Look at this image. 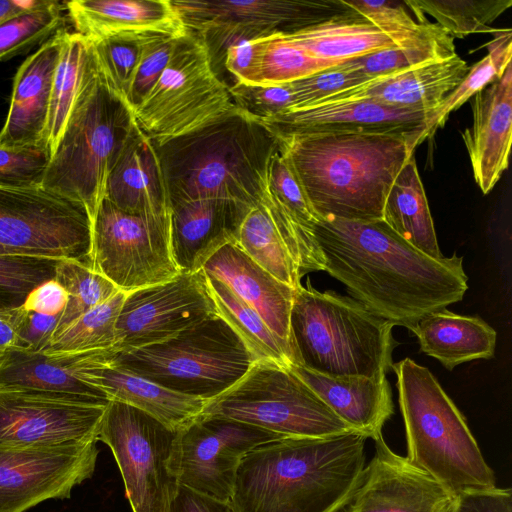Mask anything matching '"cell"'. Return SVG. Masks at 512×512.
I'll return each instance as SVG.
<instances>
[{"instance_id": "cell-1", "label": "cell", "mask_w": 512, "mask_h": 512, "mask_svg": "<svg viewBox=\"0 0 512 512\" xmlns=\"http://www.w3.org/2000/svg\"><path fill=\"white\" fill-rule=\"evenodd\" d=\"M313 233L325 269L350 297L394 326L411 329L426 315L463 299V257L431 258L383 220H321Z\"/></svg>"}, {"instance_id": "cell-2", "label": "cell", "mask_w": 512, "mask_h": 512, "mask_svg": "<svg viewBox=\"0 0 512 512\" xmlns=\"http://www.w3.org/2000/svg\"><path fill=\"white\" fill-rule=\"evenodd\" d=\"M321 220H382L390 188L426 139L412 131L328 132L278 138Z\"/></svg>"}, {"instance_id": "cell-3", "label": "cell", "mask_w": 512, "mask_h": 512, "mask_svg": "<svg viewBox=\"0 0 512 512\" xmlns=\"http://www.w3.org/2000/svg\"><path fill=\"white\" fill-rule=\"evenodd\" d=\"M367 437H285L240 460L231 503L236 512H338L365 466Z\"/></svg>"}, {"instance_id": "cell-4", "label": "cell", "mask_w": 512, "mask_h": 512, "mask_svg": "<svg viewBox=\"0 0 512 512\" xmlns=\"http://www.w3.org/2000/svg\"><path fill=\"white\" fill-rule=\"evenodd\" d=\"M171 206L198 199L257 205L279 139L260 119L236 107L183 135L154 143Z\"/></svg>"}, {"instance_id": "cell-5", "label": "cell", "mask_w": 512, "mask_h": 512, "mask_svg": "<svg viewBox=\"0 0 512 512\" xmlns=\"http://www.w3.org/2000/svg\"><path fill=\"white\" fill-rule=\"evenodd\" d=\"M393 327L352 297L308 281L296 289L290 314L293 364L328 376L387 375L399 345Z\"/></svg>"}, {"instance_id": "cell-6", "label": "cell", "mask_w": 512, "mask_h": 512, "mask_svg": "<svg viewBox=\"0 0 512 512\" xmlns=\"http://www.w3.org/2000/svg\"><path fill=\"white\" fill-rule=\"evenodd\" d=\"M398 402L403 417L407 456L454 497L496 487L465 417L428 368L410 358L395 362Z\"/></svg>"}, {"instance_id": "cell-7", "label": "cell", "mask_w": 512, "mask_h": 512, "mask_svg": "<svg viewBox=\"0 0 512 512\" xmlns=\"http://www.w3.org/2000/svg\"><path fill=\"white\" fill-rule=\"evenodd\" d=\"M136 125L134 111L107 84L93 53L41 186L81 203L93 222L108 176Z\"/></svg>"}, {"instance_id": "cell-8", "label": "cell", "mask_w": 512, "mask_h": 512, "mask_svg": "<svg viewBox=\"0 0 512 512\" xmlns=\"http://www.w3.org/2000/svg\"><path fill=\"white\" fill-rule=\"evenodd\" d=\"M254 362L240 337L215 315L163 342L116 352L110 363L172 391L210 400Z\"/></svg>"}, {"instance_id": "cell-9", "label": "cell", "mask_w": 512, "mask_h": 512, "mask_svg": "<svg viewBox=\"0 0 512 512\" xmlns=\"http://www.w3.org/2000/svg\"><path fill=\"white\" fill-rule=\"evenodd\" d=\"M200 415L237 420L283 437L325 438L356 432L289 366L263 361L254 362L230 388L208 400Z\"/></svg>"}, {"instance_id": "cell-10", "label": "cell", "mask_w": 512, "mask_h": 512, "mask_svg": "<svg viewBox=\"0 0 512 512\" xmlns=\"http://www.w3.org/2000/svg\"><path fill=\"white\" fill-rule=\"evenodd\" d=\"M229 88L211 66L203 40L187 32L144 101L134 110L140 130L154 143L188 133L233 110Z\"/></svg>"}, {"instance_id": "cell-11", "label": "cell", "mask_w": 512, "mask_h": 512, "mask_svg": "<svg viewBox=\"0 0 512 512\" xmlns=\"http://www.w3.org/2000/svg\"><path fill=\"white\" fill-rule=\"evenodd\" d=\"M178 433L126 403L107 404L98 440L114 455L133 512H168L178 487L172 471Z\"/></svg>"}, {"instance_id": "cell-12", "label": "cell", "mask_w": 512, "mask_h": 512, "mask_svg": "<svg viewBox=\"0 0 512 512\" xmlns=\"http://www.w3.org/2000/svg\"><path fill=\"white\" fill-rule=\"evenodd\" d=\"M91 268L126 293L179 275L170 213L132 214L104 198L92 222Z\"/></svg>"}, {"instance_id": "cell-13", "label": "cell", "mask_w": 512, "mask_h": 512, "mask_svg": "<svg viewBox=\"0 0 512 512\" xmlns=\"http://www.w3.org/2000/svg\"><path fill=\"white\" fill-rule=\"evenodd\" d=\"M0 245L91 267L92 222L81 203L42 186L0 187Z\"/></svg>"}, {"instance_id": "cell-14", "label": "cell", "mask_w": 512, "mask_h": 512, "mask_svg": "<svg viewBox=\"0 0 512 512\" xmlns=\"http://www.w3.org/2000/svg\"><path fill=\"white\" fill-rule=\"evenodd\" d=\"M106 406L80 396L0 384V446L97 442Z\"/></svg>"}, {"instance_id": "cell-15", "label": "cell", "mask_w": 512, "mask_h": 512, "mask_svg": "<svg viewBox=\"0 0 512 512\" xmlns=\"http://www.w3.org/2000/svg\"><path fill=\"white\" fill-rule=\"evenodd\" d=\"M215 315L203 270L182 271L169 281L126 293L116 323L115 350L163 342Z\"/></svg>"}, {"instance_id": "cell-16", "label": "cell", "mask_w": 512, "mask_h": 512, "mask_svg": "<svg viewBox=\"0 0 512 512\" xmlns=\"http://www.w3.org/2000/svg\"><path fill=\"white\" fill-rule=\"evenodd\" d=\"M97 442L58 447L0 446V512H25L69 498L95 470Z\"/></svg>"}, {"instance_id": "cell-17", "label": "cell", "mask_w": 512, "mask_h": 512, "mask_svg": "<svg viewBox=\"0 0 512 512\" xmlns=\"http://www.w3.org/2000/svg\"><path fill=\"white\" fill-rule=\"evenodd\" d=\"M338 512H453L455 497L434 477L395 453L383 436Z\"/></svg>"}, {"instance_id": "cell-18", "label": "cell", "mask_w": 512, "mask_h": 512, "mask_svg": "<svg viewBox=\"0 0 512 512\" xmlns=\"http://www.w3.org/2000/svg\"><path fill=\"white\" fill-rule=\"evenodd\" d=\"M247 453L233 420L199 415L179 430L172 471L178 485L230 501L239 462Z\"/></svg>"}, {"instance_id": "cell-19", "label": "cell", "mask_w": 512, "mask_h": 512, "mask_svg": "<svg viewBox=\"0 0 512 512\" xmlns=\"http://www.w3.org/2000/svg\"><path fill=\"white\" fill-rule=\"evenodd\" d=\"M187 30L236 25L267 36L304 29L349 10L343 0H171Z\"/></svg>"}, {"instance_id": "cell-20", "label": "cell", "mask_w": 512, "mask_h": 512, "mask_svg": "<svg viewBox=\"0 0 512 512\" xmlns=\"http://www.w3.org/2000/svg\"><path fill=\"white\" fill-rule=\"evenodd\" d=\"M429 115L358 99L292 109L263 122L278 138H286L328 132L412 131L425 128Z\"/></svg>"}, {"instance_id": "cell-21", "label": "cell", "mask_w": 512, "mask_h": 512, "mask_svg": "<svg viewBox=\"0 0 512 512\" xmlns=\"http://www.w3.org/2000/svg\"><path fill=\"white\" fill-rule=\"evenodd\" d=\"M473 123L462 133L474 180L483 194L509 165L512 138V63L502 76L474 96Z\"/></svg>"}, {"instance_id": "cell-22", "label": "cell", "mask_w": 512, "mask_h": 512, "mask_svg": "<svg viewBox=\"0 0 512 512\" xmlns=\"http://www.w3.org/2000/svg\"><path fill=\"white\" fill-rule=\"evenodd\" d=\"M65 29L40 45L18 68L0 130V147L45 146L53 77Z\"/></svg>"}, {"instance_id": "cell-23", "label": "cell", "mask_w": 512, "mask_h": 512, "mask_svg": "<svg viewBox=\"0 0 512 512\" xmlns=\"http://www.w3.org/2000/svg\"><path fill=\"white\" fill-rule=\"evenodd\" d=\"M252 207L227 199H198L170 208L171 247L183 272L202 270L221 247L236 242L240 225Z\"/></svg>"}, {"instance_id": "cell-24", "label": "cell", "mask_w": 512, "mask_h": 512, "mask_svg": "<svg viewBox=\"0 0 512 512\" xmlns=\"http://www.w3.org/2000/svg\"><path fill=\"white\" fill-rule=\"evenodd\" d=\"M468 70L466 61L454 54L447 59L372 78L317 104L370 99L390 107L431 114L461 83Z\"/></svg>"}, {"instance_id": "cell-25", "label": "cell", "mask_w": 512, "mask_h": 512, "mask_svg": "<svg viewBox=\"0 0 512 512\" xmlns=\"http://www.w3.org/2000/svg\"><path fill=\"white\" fill-rule=\"evenodd\" d=\"M115 349L48 354L13 348L0 354V384L84 397L107 405L108 396L88 383L85 370L109 363Z\"/></svg>"}, {"instance_id": "cell-26", "label": "cell", "mask_w": 512, "mask_h": 512, "mask_svg": "<svg viewBox=\"0 0 512 512\" xmlns=\"http://www.w3.org/2000/svg\"><path fill=\"white\" fill-rule=\"evenodd\" d=\"M202 270L255 310L291 350L290 314L296 289L272 276L234 243L217 250Z\"/></svg>"}, {"instance_id": "cell-27", "label": "cell", "mask_w": 512, "mask_h": 512, "mask_svg": "<svg viewBox=\"0 0 512 512\" xmlns=\"http://www.w3.org/2000/svg\"><path fill=\"white\" fill-rule=\"evenodd\" d=\"M289 368L341 420L367 439L381 436L384 424L394 414L386 375L328 376L299 364H290Z\"/></svg>"}, {"instance_id": "cell-28", "label": "cell", "mask_w": 512, "mask_h": 512, "mask_svg": "<svg viewBox=\"0 0 512 512\" xmlns=\"http://www.w3.org/2000/svg\"><path fill=\"white\" fill-rule=\"evenodd\" d=\"M74 32L93 43L130 32H187L171 0H71L64 2Z\"/></svg>"}, {"instance_id": "cell-29", "label": "cell", "mask_w": 512, "mask_h": 512, "mask_svg": "<svg viewBox=\"0 0 512 512\" xmlns=\"http://www.w3.org/2000/svg\"><path fill=\"white\" fill-rule=\"evenodd\" d=\"M132 214L170 213V202L154 142L136 125L112 168L105 197Z\"/></svg>"}, {"instance_id": "cell-30", "label": "cell", "mask_w": 512, "mask_h": 512, "mask_svg": "<svg viewBox=\"0 0 512 512\" xmlns=\"http://www.w3.org/2000/svg\"><path fill=\"white\" fill-rule=\"evenodd\" d=\"M110 362L85 370V380L110 400L133 406L175 430L196 420L208 401L172 391Z\"/></svg>"}, {"instance_id": "cell-31", "label": "cell", "mask_w": 512, "mask_h": 512, "mask_svg": "<svg viewBox=\"0 0 512 512\" xmlns=\"http://www.w3.org/2000/svg\"><path fill=\"white\" fill-rule=\"evenodd\" d=\"M420 351L437 359L447 370L476 359H490L496 331L483 319L442 309L420 319L411 329Z\"/></svg>"}, {"instance_id": "cell-32", "label": "cell", "mask_w": 512, "mask_h": 512, "mask_svg": "<svg viewBox=\"0 0 512 512\" xmlns=\"http://www.w3.org/2000/svg\"><path fill=\"white\" fill-rule=\"evenodd\" d=\"M288 34L310 55L332 67L407 41L386 33L351 8L326 21Z\"/></svg>"}, {"instance_id": "cell-33", "label": "cell", "mask_w": 512, "mask_h": 512, "mask_svg": "<svg viewBox=\"0 0 512 512\" xmlns=\"http://www.w3.org/2000/svg\"><path fill=\"white\" fill-rule=\"evenodd\" d=\"M382 220L425 255L440 260L432 215L414 155L403 165L386 197Z\"/></svg>"}, {"instance_id": "cell-34", "label": "cell", "mask_w": 512, "mask_h": 512, "mask_svg": "<svg viewBox=\"0 0 512 512\" xmlns=\"http://www.w3.org/2000/svg\"><path fill=\"white\" fill-rule=\"evenodd\" d=\"M92 59L91 42L65 29L53 77L44 136V144L50 157L54 154L62 136Z\"/></svg>"}, {"instance_id": "cell-35", "label": "cell", "mask_w": 512, "mask_h": 512, "mask_svg": "<svg viewBox=\"0 0 512 512\" xmlns=\"http://www.w3.org/2000/svg\"><path fill=\"white\" fill-rule=\"evenodd\" d=\"M454 54V37L427 20L422 31L406 42L338 65L371 79L447 59Z\"/></svg>"}, {"instance_id": "cell-36", "label": "cell", "mask_w": 512, "mask_h": 512, "mask_svg": "<svg viewBox=\"0 0 512 512\" xmlns=\"http://www.w3.org/2000/svg\"><path fill=\"white\" fill-rule=\"evenodd\" d=\"M205 277L218 315L240 337L255 362H272L282 366L293 364L290 348L273 333L255 310L221 281L206 273Z\"/></svg>"}, {"instance_id": "cell-37", "label": "cell", "mask_w": 512, "mask_h": 512, "mask_svg": "<svg viewBox=\"0 0 512 512\" xmlns=\"http://www.w3.org/2000/svg\"><path fill=\"white\" fill-rule=\"evenodd\" d=\"M235 244L281 282L297 289L301 277L267 208L253 206L243 219Z\"/></svg>"}, {"instance_id": "cell-38", "label": "cell", "mask_w": 512, "mask_h": 512, "mask_svg": "<svg viewBox=\"0 0 512 512\" xmlns=\"http://www.w3.org/2000/svg\"><path fill=\"white\" fill-rule=\"evenodd\" d=\"M126 292L118 291L112 297L93 307L68 326L54 334L48 354H73L93 350L115 349L116 323Z\"/></svg>"}, {"instance_id": "cell-39", "label": "cell", "mask_w": 512, "mask_h": 512, "mask_svg": "<svg viewBox=\"0 0 512 512\" xmlns=\"http://www.w3.org/2000/svg\"><path fill=\"white\" fill-rule=\"evenodd\" d=\"M512 59L511 29H500L488 44V53L469 68L461 83L433 111L426 122V139L443 127L449 115L460 108L482 88L500 78Z\"/></svg>"}, {"instance_id": "cell-40", "label": "cell", "mask_w": 512, "mask_h": 512, "mask_svg": "<svg viewBox=\"0 0 512 512\" xmlns=\"http://www.w3.org/2000/svg\"><path fill=\"white\" fill-rule=\"evenodd\" d=\"M417 15H430L452 37L495 31L490 24L512 5V0H406Z\"/></svg>"}, {"instance_id": "cell-41", "label": "cell", "mask_w": 512, "mask_h": 512, "mask_svg": "<svg viewBox=\"0 0 512 512\" xmlns=\"http://www.w3.org/2000/svg\"><path fill=\"white\" fill-rule=\"evenodd\" d=\"M64 3L42 0L25 12L0 22V62L42 45L64 28Z\"/></svg>"}, {"instance_id": "cell-42", "label": "cell", "mask_w": 512, "mask_h": 512, "mask_svg": "<svg viewBox=\"0 0 512 512\" xmlns=\"http://www.w3.org/2000/svg\"><path fill=\"white\" fill-rule=\"evenodd\" d=\"M54 279L65 288L69 296L54 334L120 291L91 267L70 259L59 261Z\"/></svg>"}, {"instance_id": "cell-43", "label": "cell", "mask_w": 512, "mask_h": 512, "mask_svg": "<svg viewBox=\"0 0 512 512\" xmlns=\"http://www.w3.org/2000/svg\"><path fill=\"white\" fill-rule=\"evenodd\" d=\"M331 67L310 55L288 33L277 32L263 38L258 85L291 83Z\"/></svg>"}, {"instance_id": "cell-44", "label": "cell", "mask_w": 512, "mask_h": 512, "mask_svg": "<svg viewBox=\"0 0 512 512\" xmlns=\"http://www.w3.org/2000/svg\"><path fill=\"white\" fill-rule=\"evenodd\" d=\"M151 33H121L91 43L100 73L110 88L125 101Z\"/></svg>"}, {"instance_id": "cell-45", "label": "cell", "mask_w": 512, "mask_h": 512, "mask_svg": "<svg viewBox=\"0 0 512 512\" xmlns=\"http://www.w3.org/2000/svg\"><path fill=\"white\" fill-rule=\"evenodd\" d=\"M60 260L34 254L0 255V309L21 306L36 286L55 277Z\"/></svg>"}, {"instance_id": "cell-46", "label": "cell", "mask_w": 512, "mask_h": 512, "mask_svg": "<svg viewBox=\"0 0 512 512\" xmlns=\"http://www.w3.org/2000/svg\"><path fill=\"white\" fill-rule=\"evenodd\" d=\"M267 180L270 192L299 222L313 228L314 224L320 221L289 159L281 150L280 143L270 160Z\"/></svg>"}, {"instance_id": "cell-47", "label": "cell", "mask_w": 512, "mask_h": 512, "mask_svg": "<svg viewBox=\"0 0 512 512\" xmlns=\"http://www.w3.org/2000/svg\"><path fill=\"white\" fill-rule=\"evenodd\" d=\"M180 36L153 32L147 39L126 98L133 111L160 79Z\"/></svg>"}, {"instance_id": "cell-48", "label": "cell", "mask_w": 512, "mask_h": 512, "mask_svg": "<svg viewBox=\"0 0 512 512\" xmlns=\"http://www.w3.org/2000/svg\"><path fill=\"white\" fill-rule=\"evenodd\" d=\"M50 159L42 145L0 147V187L41 186Z\"/></svg>"}, {"instance_id": "cell-49", "label": "cell", "mask_w": 512, "mask_h": 512, "mask_svg": "<svg viewBox=\"0 0 512 512\" xmlns=\"http://www.w3.org/2000/svg\"><path fill=\"white\" fill-rule=\"evenodd\" d=\"M345 5L365 17L386 33L406 41L422 31L427 21L423 15H417L418 22L408 13L406 3L395 0L383 1H344Z\"/></svg>"}, {"instance_id": "cell-50", "label": "cell", "mask_w": 512, "mask_h": 512, "mask_svg": "<svg viewBox=\"0 0 512 512\" xmlns=\"http://www.w3.org/2000/svg\"><path fill=\"white\" fill-rule=\"evenodd\" d=\"M368 80L370 78L339 65L314 73L290 83L294 94V105L289 110L315 105Z\"/></svg>"}, {"instance_id": "cell-51", "label": "cell", "mask_w": 512, "mask_h": 512, "mask_svg": "<svg viewBox=\"0 0 512 512\" xmlns=\"http://www.w3.org/2000/svg\"><path fill=\"white\" fill-rule=\"evenodd\" d=\"M235 105L264 121L281 114L294 105L290 83L273 85H247L235 83L229 88Z\"/></svg>"}, {"instance_id": "cell-52", "label": "cell", "mask_w": 512, "mask_h": 512, "mask_svg": "<svg viewBox=\"0 0 512 512\" xmlns=\"http://www.w3.org/2000/svg\"><path fill=\"white\" fill-rule=\"evenodd\" d=\"M264 37L245 39L227 49L223 62L224 83L227 87L228 79L231 80V86L235 83L259 84Z\"/></svg>"}, {"instance_id": "cell-53", "label": "cell", "mask_w": 512, "mask_h": 512, "mask_svg": "<svg viewBox=\"0 0 512 512\" xmlns=\"http://www.w3.org/2000/svg\"><path fill=\"white\" fill-rule=\"evenodd\" d=\"M453 512H512L510 488L463 492L455 496Z\"/></svg>"}, {"instance_id": "cell-54", "label": "cell", "mask_w": 512, "mask_h": 512, "mask_svg": "<svg viewBox=\"0 0 512 512\" xmlns=\"http://www.w3.org/2000/svg\"><path fill=\"white\" fill-rule=\"evenodd\" d=\"M60 315H44L27 311L18 335L17 347L33 352L44 351L55 333Z\"/></svg>"}, {"instance_id": "cell-55", "label": "cell", "mask_w": 512, "mask_h": 512, "mask_svg": "<svg viewBox=\"0 0 512 512\" xmlns=\"http://www.w3.org/2000/svg\"><path fill=\"white\" fill-rule=\"evenodd\" d=\"M68 292L54 278L36 286L26 297L22 307L30 312L59 315L68 302Z\"/></svg>"}, {"instance_id": "cell-56", "label": "cell", "mask_w": 512, "mask_h": 512, "mask_svg": "<svg viewBox=\"0 0 512 512\" xmlns=\"http://www.w3.org/2000/svg\"><path fill=\"white\" fill-rule=\"evenodd\" d=\"M168 512H236L231 501H222L178 485Z\"/></svg>"}, {"instance_id": "cell-57", "label": "cell", "mask_w": 512, "mask_h": 512, "mask_svg": "<svg viewBox=\"0 0 512 512\" xmlns=\"http://www.w3.org/2000/svg\"><path fill=\"white\" fill-rule=\"evenodd\" d=\"M27 313L22 305L0 309V354L16 348L20 327Z\"/></svg>"}, {"instance_id": "cell-58", "label": "cell", "mask_w": 512, "mask_h": 512, "mask_svg": "<svg viewBox=\"0 0 512 512\" xmlns=\"http://www.w3.org/2000/svg\"><path fill=\"white\" fill-rule=\"evenodd\" d=\"M41 1L42 0H0V22L38 6Z\"/></svg>"}, {"instance_id": "cell-59", "label": "cell", "mask_w": 512, "mask_h": 512, "mask_svg": "<svg viewBox=\"0 0 512 512\" xmlns=\"http://www.w3.org/2000/svg\"><path fill=\"white\" fill-rule=\"evenodd\" d=\"M6 254H28V253L21 251L19 249L0 245V255H6Z\"/></svg>"}]
</instances>
